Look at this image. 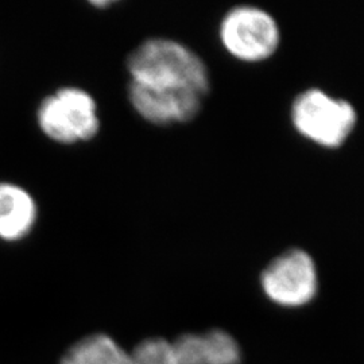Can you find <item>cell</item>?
Here are the masks:
<instances>
[{
    "label": "cell",
    "instance_id": "cell-1",
    "mask_svg": "<svg viewBox=\"0 0 364 364\" xmlns=\"http://www.w3.org/2000/svg\"><path fill=\"white\" fill-rule=\"evenodd\" d=\"M126 68L131 82L197 108L212 87L205 61L176 39H146L129 54Z\"/></svg>",
    "mask_w": 364,
    "mask_h": 364
},
{
    "label": "cell",
    "instance_id": "cell-2",
    "mask_svg": "<svg viewBox=\"0 0 364 364\" xmlns=\"http://www.w3.org/2000/svg\"><path fill=\"white\" fill-rule=\"evenodd\" d=\"M290 120L301 136L323 149L335 150L350 139L358 124V112L346 99L321 88H308L294 97Z\"/></svg>",
    "mask_w": 364,
    "mask_h": 364
},
{
    "label": "cell",
    "instance_id": "cell-3",
    "mask_svg": "<svg viewBox=\"0 0 364 364\" xmlns=\"http://www.w3.org/2000/svg\"><path fill=\"white\" fill-rule=\"evenodd\" d=\"M39 130L60 144L90 142L100 131L97 105L91 93L63 87L46 96L37 109Z\"/></svg>",
    "mask_w": 364,
    "mask_h": 364
},
{
    "label": "cell",
    "instance_id": "cell-4",
    "mask_svg": "<svg viewBox=\"0 0 364 364\" xmlns=\"http://www.w3.org/2000/svg\"><path fill=\"white\" fill-rule=\"evenodd\" d=\"M219 38L225 52L247 64L272 58L281 45V28L272 14L254 4H239L223 15Z\"/></svg>",
    "mask_w": 364,
    "mask_h": 364
},
{
    "label": "cell",
    "instance_id": "cell-5",
    "mask_svg": "<svg viewBox=\"0 0 364 364\" xmlns=\"http://www.w3.org/2000/svg\"><path fill=\"white\" fill-rule=\"evenodd\" d=\"M260 287L275 305L296 309L317 297L320 278L312 255L304 248H287L262 270Z\"/></svg>",
    "mask_w": 364,
    "mask_h": 364
},
{
    "label": "cell",
    "instance_id": "cell-6",
    "mask_svg": "<svg viewBox=\"0 0 364 364\" xmlns=\"http://www.w3.org/2000/svg\"><path fill=\"white\" fill-rule=\"evenodd\" d=\"M171 347L173 364H240L243 356L236 338L223 329L182 335Z\"/></svg>",
    "mask_w": 364,
    "mask_h": 364
},
{
    "label": "cell",
    "instance_id": "cell-7",
    "mask_svg": "<svg viewBox=\"0 0 364 364\" xmlns=\"http://www.w3.org/2000/svg\"><path fill=\"white\" fill-rule=\"evenodd\" d=\"M38 220L34 197L21 185L0 182V239L9 243L27 237Z\"/></svg>",
    "mask_w": 364,
    "mask_h": 364
},
{
    "label": "cell",
    "instance_id": "cell-8",
    "mask_svg": "<svg viewBox=\"0 0 364 364\" xmlns=\"http://www.w3.org/2000/svg\"><path fill=\"white\" fill-rule=\"evenodd\" d=\"M127 351L105 333H93L78 340L61 358L60 364H123Z\"/></svg>",
    "mask_w": 364,
    "mask_h": 364
},
{
    "label": "cell",
    "instance_id": "cell-9",
    "mask_svg": "<svg viewBox=\"0 0 364 364\" xmlns=\"http://www.w3.org/2000/svg\"><path fill=\"white\" fill-rule=\"evenodd\" d=\"M123 364H173L171 343L162 338H144L127 351Z\"/></svg>",
    "mask_w": 364,
    "mask_h": 364
}]
</instances>
